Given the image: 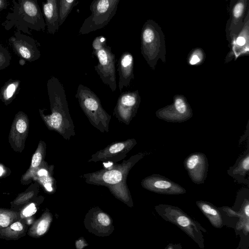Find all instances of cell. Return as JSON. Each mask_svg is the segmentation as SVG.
Here are the masks:
<instances>
[{
  "label": "cell",
  "instance_id": "33",
  "mask_svg": "<svg viewBox=\"0 0 249 249\" xmlns=\"http://www.w3.org/2000/svg\"><path fill=\"white\" fill-rule=\"evenodd\" d=\"M165 249H182V247L179 245H174L173 244H168L167 247L165 248Z\"/></svg>",
  "mask_w": 249,
  "mask_h": 249
},
{
  "label": "cell",
  "instance_id": "10",
  "mask_svg": "<svg viewBox=\"0 0 249 249\" xmlns=\"http://www.w3.org/2000/svg\"><path fill=\"white\" fill-rule=\"evenodd\" d=\"M142 187L154 193L164 195H182L186 190L178 184L160 174H153L142 181Z\"/></svg>",
  "mask_w": 249,
  "mask_h": 249
},
{
  "label": "cell",
  "instance_id": "17",
  "mask_svg": "<svg viewBox=\"0 0 249 249\" xmlns=\"http://www.w3.org/2000/svg\"><path fill=\"white\" fill-rule=\"evenodd\" d=\"M38 183L36 181L24 192L19 194L11 202V209L19 212L26 204L34 199L39 192Z\"/></svg>",
  "mask_w": 249,
  "mask_h": 249
},
{
  "label": "cell",
  "instance_id": "9",
  "mask_svg": "<svg viewBox=\"0 0 249 249\" xmlns=\"http://www.w3.org/2000/svg\"><path fill=\"white\" fill-rule=\"evenodd\" d=\"M139 101L137 91L122 93L114 107V116L120 122L128 125L135 115Z\"/></svg>",
  "mask_w": 249,
  "mask_h": 249
},
{
  "label": "cell",
  "instance_id": "22",
  "mask_svg": "<svg viewBox=\"0 0 249 249\" xmlns=\"http://www.w3.org/2000/svg\"><path fill=\"white\" fill-rule=\"evenodd\" d=\"M20 219V213L12 209L0 208V230Z\"/></svg>",
  "mask_w": 249,
  "mask_h": 249
},
{
  "label": "cell",
  "instance_id": "20",
  "mask_svg": "<svg viewBox=\"0 0 249 249\" xmlns=\"http://www.w3.org/2000/svg\"><path fill=\"white\" fill-rule=\"evenodd\" d=\"M136 143V141L133 139L114 142L102 150L100 153L103 157H110L111 156L126 153L130 150Z\"/></svg>",
  "mask_w": 249,
  "mask_h": 249
},
{
  "label": "cell",
  "instance_id": "5",
  "mask_svg": "<svg viewBox=\"0 0 249 249\" xmlns=\"http://www.w3.org/2000/svg\"><path fill=\"white\" fill-rule=\"evenodd\" d=\"M93 53L98 59V64L94 66L97 73L104 84L108 85L115 91L117 88L115 73V55L110 47L105 44L101 47L93 49Z\"/></svg>",
  "mask_w": 249,
  "mask_h": 249
},
{
  "label": "cell",
  "instance_id": "32",
  "mask_svg": "<svg viewBox=\"0 0 249 249\" xmlns=\"http://www.w3.org/2000/svg\"><path fill=\"white\" fill-rule=\"evenodd\" d=\"M200 61V58L197 54H194L190 61V63L191 65H195Z\"/></svg>",
  "mask_w": 249,
  "mask_h": 249
},
{
  "label": "cell",
  "instance_id": "26",
  "mask_svg": "<svg viewBox=\"0 0 249 249\" xmlns=\"http://www.w3.org/2000/svg\"><path fill=\"white\" fill-rule=\"evenodd\" d=\"M24 9L30 16L35 17L37 14V9L36 5L31 1H27L24 3Z\"/></svg>",
  "mask_w": 249,
  "mask_h": 249
},
{
  "label": "cell",
  "instance_id": "8",
  "mask_svg": "<svg viewBox=\"0 0 249 249\" xmlns=\"http://www.w3.org/2000/svg\"><path fill=\"white\" fill-rule=\"evenodd\" d=\"M249 8V0H230V17L225 28L226 37L230 41L242 28Z\"/></svg>",
  "mask_w": 249,
  "mask_h": 249
},
{
  "label": "cell",
  "instance_id": "14",
  "mask_svg": "<svg viewBox=\"0 0 249 249\" xmlns=\"http://www.w3.org/2000/svg\"><path fill=\"white\" fill-rule=\"evenodd\" d=\"M45 148L43 143H40L33 154L30 165L26 172L22 175L20 182L23 185L31 183L40 165L44 161Z\"/></svg>",
  "mask_w": 249,
  "mask_h": 249
},
{
  "label": "cell",
  "instance_id": "18",
  "mask_svg": "<svg viewBox=\"0 0 249 249\" xmlns=\"http://www.w3.org/2000/svg\"><path fill=\"white\" fill-rule=\"evenodd\" d=\"M43 12L51 33L57 32L59 27L57 0H47L43 4Z\"/></svg>",
  "mask_w": 249,
  "mask_h": 249
},
{
  "label": "cell",
  "instance_id": "28",
  "mask_svg": "<svg viewBox=\"0 0 249 249\" xmlns=\"http://www.w3.org/2000/svg\"><path fill=\"white\" fill-rule=\"evenodd\" d=\"M175 106L176 109L179 113L183 114L186 112V106L182 99H177L175 102Z\"/></svg>",
  "mask_w": 249,
  "mask_h": 249
},
{
  "label": "cell",
  "instance_id": "35",
  "mask_svg": "<svg viewBox=\"0 0 249 249\" xmlns=\"http://www.w3.org/2000/svg\"><path fill=\"white\" fill-rule=\"evenodd\" d=\"M84 242L83 241L79 240L77 241L76 243V246L78 249H82L84 247Z\"/></svg>",
  "mask_w": 249,
  "mask_h": 249
},
{
  "label": "cell",
  "instance_id": "6",
  "mask_svg": "<svg viewBox=\"0 0 249 249\" xmlns=\"http://www.w3.org/2000/svg\"><path fill=\"white\" fill-rule=\"evenodd\" d=\"M221 213L224 225L233 228L239 235L240 242L237 249H248L249 245V217L228 206L217 207Z\"/></svg>",
  "mask_w": 249,
  "mask_h": 249
},
{
  "label": "cell",
  "instance_id": "3",
  "mask_svg": "<svg viewBox=\"0 0 249 249\" xmlns=\"http://www.w3.org/2000/svg\"><path fill=\"white\" fill-rule=\"evenodd\" d=\"M75 97L91 125L101 132H108L111 116L104 109L96 94L89 88L79 84Z\"/></svg>",
  "mask_w": 249,
  "mask_h": 249
},
{
  "label": "cell",
  "instance_id": "29",
  "mask_svg": "<svg viewBox=\"0 0 249 249\" xmlns=\"http://www.w3.org/2000/svg\"><path fill=\"white\" fill-rule=\"evenodd\" d=\"M16 128L19 133H24L27 128L26 123L23 120L19 119L16 124Z\"/></svg>",
  "mask_w": 249,
  "mask_h": 249
},
{
  "label": "cell",
  "instance_id": "21",
  "mask_svg": "<svg viewBox=\"0 0 249 249\" xmlns=\"http://www.w3.org/2000/svg\"><path fill=\"white\" fill-rule=\"evenodd\" d=\"M33 180L40 184L48 192L53 190L51 178L44 161L38 169Z\"/></svg>",
  "mask_w": 249,
  "mask_h": 249
},
{
  "label": "cell",
  "instance_id": "34",
  "mask_svg": "<svg viewBox=\"0 0 249 249\" xmlns=\"http://www.w3.org/2000/svg\"><path fill=\"white\" fill-rule=\"evenodd\" d=\"M6 173L7 171L5 167L3 165L0 164V177L4 176Z\"/></svg>",
  "mask_w": 249,
  "mask_h": 249
},
{
  "label": "cell",
  "instance_id": "7",
  "mask_svg": "<svg viewBox=\"0 0 249 249\" xmlns=\"http://www.w3.org/2000/svg\"><path fill=\"white\" fill-rule=\"evenodd\" d=\"M164 34L160 26L153 19H148L141 31L142 52L149 58L155 53L164 42Z\"/></svg>",
  "mask_w": 249,
  "mask_h": 249
},
{
  "label": "cell",
  "instance_id": "1",
  "mask_svg": "<svg viewBox=\"0 0 249 249\" xmlns=\"http://www.w3.org/2000/svg\"><path fill=\"white\" fill-rule=\"evenodd\" d=\"M49 84L52 113L44 118L51 129L57 132L64 139L69 140L75 133L64 88L55 77L50 79Z\"/></svg>",
  "mask_w": 249,
  "mask_h": 249
},
{
  "label": "cell",
  "instance_id": "16",
  "mask_svg": "<svg viewBox=\"0 0 249 249\" xmlns=\"http://www.w3.org/2000/svg\"><path fill=\"white\" fill-rule=\"evenodd\" d=\"M29 228L24 219H20L0 230V238L6 240H18L27 234Z\"/></svg>",
  "mask_w": 249,
  "mask_h": 249
},
{
  "label": "cell",
  "instance_id": "37",
  "mask_svg": "<svg viewBox=\"0 0 249 249\" xmlns=\"http://www.w3.org/2000/svg\"><path fill=\"white\" fill-rule=\"evenodd\" d=\"M226 1L228 0H226Z\"/></svg>",
  "mask_w": 249,
  "mask_h": 249
},
{
  "label": "cell",
  "instance_id": "4",
  "mask_svg": "<svg viewBox=\"0 0 249 249\" xmlns=\"http://www.w3.org/2000/svg\"><path fill=\"white\" fill-rule=\"evenodd\" d=\"M120 0H93L90 6L91 15L81 26L79 34L84 35L106 26L115 16Z\"/></svg>",
  "mask_w": 249,
  "mask_h": 249
},
{
  "label": "cell",
  "instance_id": "24",
  "mask_svg": "<svg viewBox=\"0 0 249 249\" xmlns=\"http://www.w3.org/2000/svg\"><path fill=\"white\" fill-rule=\"evenodd\" d=\"M41 198L37 196L34 199L24 206L20 211V219H26L35 214L37 210V206L39 204Z\"/></svg>",
  "mask_w": 249,
  "mask_h": 249
},
{
  "label": "cell",
  "instance_id": "27",
  "mask_svg": "<svg viewBox=\"0 0 249 249\" xmlns=\"http://www.w3.org/2000/svg\"><path fill=\"white\" fill-rule=\"evenodd\" d=\"M97 221L102 227L109 226L111 221L109 217L104 213H99L97 215Z\"/></svg>",
  "mask_w": 249,
  "mask_h": 249
},
{
  "label": "cell",
  "instance_id": "23",
  "mask_svg": "<svg viewBox=\"0 0 249 249\" xmlns=\"http://www.w3.org/2000/svg\"><path fill=\"white\" fill-rule=\"evenodd\" d=\"M59 12V23L61 25L77 4V0H57Z\"/></svg>",
  "mask_w": 249,
  "mask_h": 249
},
{
  "label": "cell",
  "instance_id": "15",
  "mask_svg": "<svg viewBox=\"0 0 249 249\" xmlns=\"http://www.w3.org/2000/svg\"><path fill=\"white\" fill-rule=\"evenodd\" d=\"M196 203L213 227L220 229L224 226L221 213L217 207L203 200L196 201Z\"/></svg>",
  "mask_w": 249,
  "mask_h": 249
},
{
  "label": "cell",
  "instance_id": "31",
  "mask_svg": "<svg viewBox=\"0 0 249 249\" xmlns=\"http://www.w3.org/2000/svg\"><path fill=\"white\" fill-rule=\"evenodd\" d=\"M16 89V87L14 84H10L7 89V96L8 98H10L13 94Z\"/></svg>",
  "mask_w": 249,
  "mask_h": 249
},
{
  "label": "cell",
  "instance_id": "36",
  "mask_svg": "<svg viewBox=\"0 0 249 249\" xmlns=\"http://www.w3.org/2000/svg\"></svg>",
  "mask_w": 249,
  "mask_h": 249
},
{
  "label": "cell",
  "instance_id": "2",
  "mask_svg": "<svg viewBox=\"0 0 249 249\" xmlns=\"http://www.w3.org/2000/svg\"><path fill=\"white\" fill-rule=\"evenodd\" d=\"M155 209L163 219L178 227L192 239L201 249L204 248L202 232L206 233L207 231L199 223L177 206L160 204L156 205Z\"/></svg>",
  "mask_w": 249,
  "mask_h": 249
},
{
  "label": "cell",
  "instance_id": "30",
  "mask_svg": "<svg viewBox=\"0 0 249 249\" xmlns=\"http://www.w3.org/2000/svg\"><path fill=\"white\" fill-rule=\"evenodd\" d=\"M19 53L22 57L29 58L31 56V53L29 50L25 47H21L19 48Z\"/></svg>",
  "mask_w": 249,
  "mask_h": 249
},
{
  "label": "cell",
  "instance_id": "25",
  "mask_svg": "<svg viewBox=\"0 0 249 249\" xmlns=\"http://www.w3.org/2000/svg\"><path fill=\"white\" fill-rule=\"evenodd\" d=\"M123 174L119 170H111L105 172L102 176V180L108 184H115L120 182Z\"/></svg>",
  "mask_w": 249,
  "mask_h": 249
},
{
  "label": "cell",
  "instance_id": "12",
  "mask_svg": "<svg viewBox=\"0 0 249 249\" xmlns=\"http://www.w3.org/2000/svg\"><path fill=\"white\" fill-rule=\"evenodd\" d=\"M118 71L119 75V89L121 92L124 87H127L133 74V57L128 52L122 54L119 62Z\"/></svg>",
  "mask_w": 249,
  "mask_h": 249
},
{
  "label": "cell",
  "instance_id": "19",
  "mask_svg": "<svg viewBox=\"0 0 249 249\" xmlns=\"http://www.w3.org/2000/svg\"><path fill=\"white\" fill-rule=\"evenodd\" d=\"M52 220V215L46 211L29 227L27 234L34 238L41 237L47 231Z\"/></svg>",
  "mask_w": 249,
  "mask_h": 249
},
{
  "label": "cell",
  "instance_id": "13",
  "mask_svg": "<svg viewBox=\"0 0 249 249\" xmlns=\"http://www.w3.org/2000/svg\"><path fill=\"white\" fill-rule=\"evenodd\" d=\"M228 175L239 183L249 185V152L247 150L227 170Z\"/></svg>",
  "mask_w": 249,
  "mask_h": 249
},
{
  "label": "cell",
  "instance_id": "11",
  "mask_svg": "<svg viewBox=\"0 0 249 249\" xmlns=\"http://www.w3.org/2000/svg\"><path fill=\"white\" fill-rule=\"evenodd\" d=\"M184 166L191 180L195 184L204 183L208 175L209 163L206 156L196 152L189 155L184 160Z\"/></svg>",
  "mask_w": 249,
  "mask_h": 249
}]
</instances>
